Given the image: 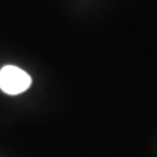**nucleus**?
Masks as SVG:
<instances>
[{
    "label": "nucleus",
    "mask_w": 157,
    "mask_h": 157,
    "mask_svg": "<svg viewBox=\"0 0 157 157\" xmlns=\"http://www.w3.org/2000/svg\"><path fill=\"white\" fill-rule=\"evenodd\" d=\"M32 85V77L16 66H6L0 70V89L11 96L24 93Z\"/></svg>",
    "instance_id": "f257e3e1"
}]
</instances>
